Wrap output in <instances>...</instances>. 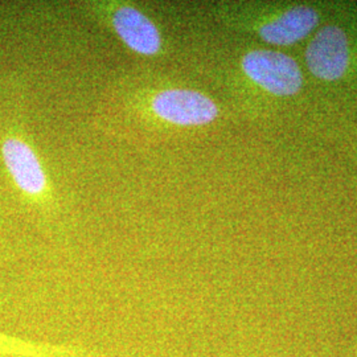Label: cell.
<instances>
[{
	"label": "cell",
	"mask_w": 357,
	"mask_h": 357,
	"mask_svg": "<svg viewBox=\"0 0 357 357\" xmlns=\"http://www.w3.org/2000/svg\"><path fill=\"white\" fill-rule=\"evenodd\" d=\"M243 69L253 82L275 96H293L303 85L299 65L281 52H249L243 56Z\"/></svg>",
	"instance_id": "cell-1"
},
{
	"label": "cell",
	"mask_w": 357,
	"mask_h": 357,
	"mask_svg": "<svg viewBox=\"0 0 357 357\" xmlns=\"http://www.w3.org/2000/svg\"><path fill=\"white\" fill-rule=\"evenodd\" d=\"M153 112L176 126H203L218 116V107L203 93L191 89H166L153 96Z\"/></svg>",
	"instance_id": "cell-2"
},
{
	"label": "cell",
	"mask_w": 357,
	"mask_h": 357,
	"mask_svg": "<svg viewBox=\"0 0 357 357\" xmlns=\"http://www.w3.org/2000/svg\"><path fill=\"white\" fill-rule=\"evenodd\" d=\"M0 153L16 188L28 197H38L47 188V175L38 153L17 135H7L0 143Z\"/></svg>",
	"instance_id": "cell-3"
},
{
	"label": "cell",
	"mask_w": 357,
	"mask_h": 357,
	"mask_svg": "<svg viewBox=\"0 0 357 357\" xmlns=\"http://www.w3.org/2000/svg\"><path fill=\"white\" fill-rule=\"evenodd\" d=\"M307 66L320 79L336 81L344 76L348 61V38L337 26L321 28L306 50Z\"/></svg>",
	"instance_id": "cell-4"
},
{
	"label": "cell",
	"mask_w": 357,
	"mask_h": 357,
	"mask_svg": "<svg viewBox=\"0 0 357 357\" xmlns=\"http://www.w3.org/2000/svg\"><path fill=\"white\" fill-rule=\"evenodd\" d=\"M112 26L131 51L155 56L162 50V35L153 22L132 6H121L112 15Z\"/></svg>",
	"instance_id": "cell-5"
},
{
	"label": "cell",
	"mask_w": 357,
	"mask_h": 357,
	"mask_svg": "<svg viewBox=\"0 0 357 357\" xmlns=\"http://www.w3.org/2000/svg\"><path fill=\"white\" fill-rule=\"evenodd\" d=\"M319 23V13L311 7H294L259 28L264 41L274 45H290L308 36Z\"/></svg>",
	"instance_id": "cell-6"
},
{
	"label": "cell",
	"mask_w": 357,
	"mask_h": 357,
	"mask_svg": "<svg viewBox=\"0 0 357 357\" xmlns=\"http://www.w3.org/2000/svg\"><path fill=\"white\" fill-rule=\"evenodd\" d=\"M0 357H107L84 347L48 344L0 332Z\"/></svg>",
	"instance_id": "cell-7"
}]
</instances>
